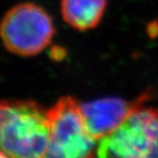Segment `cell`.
<instances>
[{"instance_id": "cell-1", "label": "cell", "mask_w": 158, "mask_h": 158, "mask_svg": "<svg viewBox=\"0 0 158 158\" xmlns=\"http://www.w3.org/2000/svg\"><path fill=\"white\" fill-rule=\"evenodd\" d=\"M0 141L6 157H46L49 144L47 110L28 99L2 101Z\"/></svg>"}, {"instance_id": "cell-2", "label": "cell", "mask_w": 158, "mask_h": 158, "mask_svg": "<svg viewBox=\"0 0 158 158\" xmlns=\"http://www.w3.org/2000/svg\"><path fill=\"white\" fill-rule=\"evenodd\" d=\"M98 157H158V109L136 107L112 133L98 141Z\"/></svg>"}, {"instance_id": "cell-3", "label": "cell", "mask_w": 158, "mask_h": 158, "mask_svg": "<svg viewBox=\"0 0 158 158\" xmlns=\"http://www.w3.org/2000/svg\"><path fill=\"white\" fill-rule=\"evenodd\" d=\"M47 113L49 144L46 157L82 158L96 154L98 140L87 129L81 104L74 98L62 97Z\"/></svg>"}, {"instance_id": "cell-4", "label": "cell", "mask_w": 158, "mask_h": 158, "mask_svg": "<svg viewBox=\"0 0 158 158\" xmlns=\"http://www.w3.org/2000/svg\"><path fill=\"white\" fill-rule=\"evenodd\" d=\"M54 34L51 16L34 3L12 6L1 22V38L6 48L20 56H34L45 50Z\"/></svg>"}, {"instance_id": "cell-5", "label": "cell", "mask_w": 158, "mask_h": 158, "mask_svg": "<svg viewBox=\"0 0 158 158\" xmlns=\"http://www.w3.org/2000/svg\"><path fill=\"white\" fill-rule=\"evenodd\" d=\"M149 96L148 93L143 94L135 101L105 98L81 104L87 129L98 141L116 129L136 107L144 104Z\"/></svg>"}, {"instance_id": "cell-6", "label": "cell", "mask_w": 158, "mask_h": 158, "mask_svg": "<svg viewBox=\"0 0 158 158\" xmlns=\"http://www.w3.org/2000/svg\"><path fill=\"white\" fill-rule=\"evenodd\" d=\"M107 4V0H62L61 13L72 28L88 31L100 23Z\"/></svg>"}, {"instance_id": "cell-7", "label": "cell", "mask_w": 158, "mask_h": 158, "mask_svg": "<svg viewBox=\"0 0 158 158\" xmlns=\"http://www.w3.org/2000/svg\"><path fill=\"white\" fill-rule=\"evenodd\" d=\"M51 55H52V57L54 59L59 60V59L63 58V56L65 55V53H64V51H63L62 48H60L56 47V48H54V49L51 50Z\"/></svg>"}]
</instances>
